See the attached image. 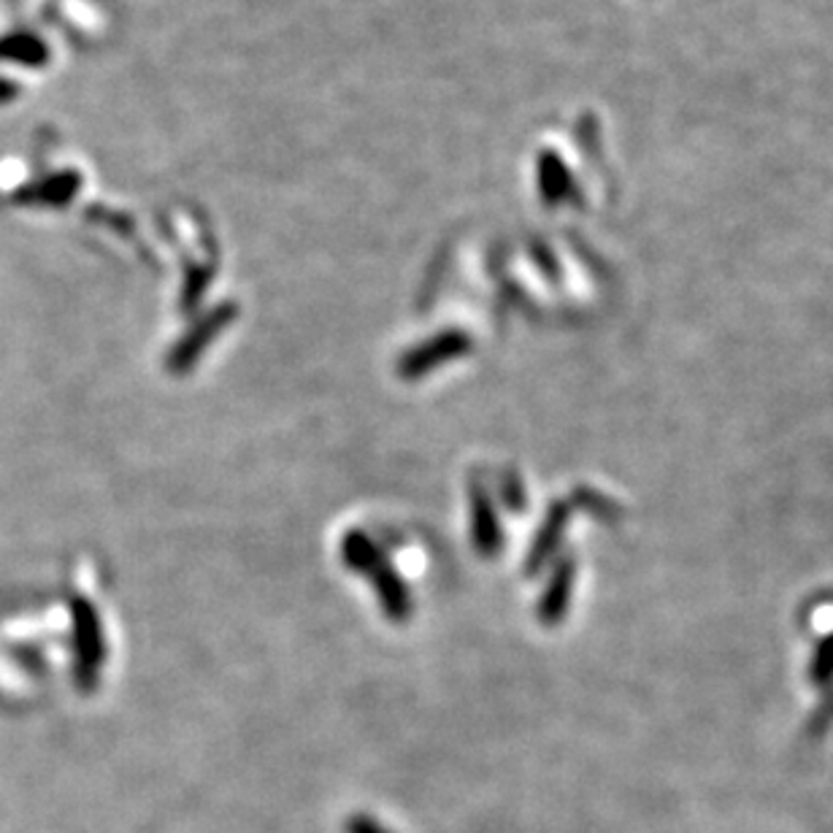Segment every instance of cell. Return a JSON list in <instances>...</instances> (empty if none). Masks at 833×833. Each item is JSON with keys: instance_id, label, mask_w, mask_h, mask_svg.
I'll return each instance as SVG.
<instances>
[{"instance_id": "cell-1", "label": "cell", "mask_w": 833, "mask_h": 833, "mask_svg": "<svg viewBox=\"0 0 833 833\" xmlns=\"http://www.w3.org/2000/svg\"><path fill=\"white\" fill-rule=\"evenodd\" d=\"M347 833H390V831H384L382 825L369 818H354L352 823H347Z\"/></svg>"}]
</instances>
